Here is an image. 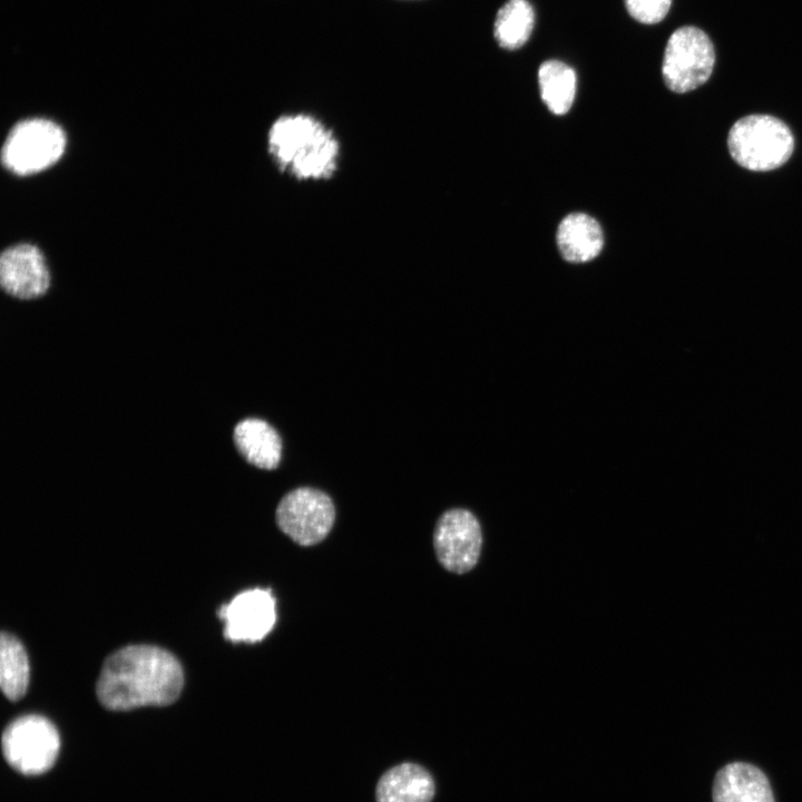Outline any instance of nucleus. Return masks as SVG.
<instances>
[{
	"label": "nucleus",
	"instance_id": "1",
	"mask_svg": "<svg viewBox=\"0 0 802 802\" xmlns=\"http://www.w3.org/2000/svg\"><path fill=\"white\" fill-rule=\"evenodd\" d=\"M183 685V669L173 654L153 645H129L105 661L97 697L111 711L163 706L179 697Z\"/></svg>",
	"mask_w": 802,
	"mask_h": 802
},
{
	"label": "nucleus",
	"instance_id": "2",
	"mask_svg": "<svg viewBox=\"0 0 802 802\" xmlns=\"http://www.w3.org/2000/svg\"><path fill=\"white\" fill-rule=\"evenodd\" d=\"M267 151L280 172L300 182L331 179L341 158L336 134L306 113L278 116L268 128Z\"/></svg>",
	"mask_w": 802,
	"mask_h": 802
},
{
	"label": "nucleus",
	"instance_id": "3",
	"mask_svg": "<svg viewBox=\"0 0 802 802\" xmlns=\"http://www.w3.org/2000/svg\"><path fill=\"white\" fill-rule=\"evenodd\" d=\"M727 147L740 166L753 172H766L788 162L794 149V137L781 119L754 114L733 124L727 136Z\"/></svg>",
	"mask_w": 802,
	"mask_h": 802
},
{
	"label": "nucleus",
	"instance_id": "4",
	"mask_svg": "<svg viewBox=\"0 0 802 802\" xmlns=\"http://www.w3.org/2000/svg\"><path fill=\"white\" fill-rule=\"evenodd\" d=\"M1 746L4 760L12 769L25 775H39L56 763L60 736L47 717L28 714L8 724Z\"/></svg>",
	"mask_w": 802,
	"mask_h": 802
},
{
	"label": "nucleus",
	"instance_id": "5",
	"mask_svg": "<svg viewBox=\"0 0 802 802\" xmlns=\"http://www.w3.org/2000/svg\"><path fill=\"white\" fill-rule=\"evenodd\" d=\"M66 146L63 130L55 123L33 118L18 123L2 147V164L16 175H31L53 165Z\"/></svg>",
	"mask_w": 802,
	"mask_h": 802
},
{
	"label": "nucleus",
	"instance_id": "6",
	"mask_svg": "<svg viewBox=\"0 0 802 802\" xmlns=\"http://www.w3.org/2000/svg\"><path fill=\"white\" fill-rule=\"evenodd\" d=\"M715 53L710 38L695 27H682L669 37L662 63L667 88L677 94L694 90L710 78Z\"/></svg>",
	"mask_w": 802,
	"mask_h": 802
},
{
	"label": "nucleus",
	"instance_id": "7",
	"mask_svg": "<svg viewBox=\"0 0 802 802\" xmlns=\"http://www.w3.org/2000/svg\"><path fill=\"white\" fill-rule=\"evenodd\" d=\"M335 520V507L323 491L302 487L286 493L276 508L278 528L294 542L312 546L322 541Z\"/></svg>",
	"mask_w": 802,
	"mask_h": 802
},
{
	"label": "nucleus",
	"instance_id": "8",
	"mask_svg": "<svg viewBox=\"0 0 802 802\" xmlns=\"http://www.w3.org/2000/svg\"><path fill=\"white\" fill-rule=\"evenodd\" d=\"M433 547L439 563L447 570L464 574L478 563L482 532L477 517L463 508L441 515L433 532Z\"/></svg>",
	"mask_w": 802,
	"mask_h": 802
},
{
	"label": "nucleus",
	"instance_id": "9",
	"mask_svg": "<svg viewBox=\"0 0 802 802\" xmlns=\"http://www.w3.org/2000/svg\"><path fill=\"white\" fill-rule=\"evenodd\" d=\"M217 615L225 624L226 639L233 643H256L275 625V598L270 589H247L222 605Z\"/></svg>",
	"mask_w": 802,
	"mask_h": 802
},
{
	"label": "nucleus",
	"instance_id": "10",
	"mask_svg": "<svg viewBox=\"0 0 802 802\" xmlns=\"http://www.w3.org/2000/svg\"><path fill=\"white\" fill-rule=\"evenodd\" d=\"M2 288L18 299H35L49 286V272L41 252L33 245L19 244L7 248L0 258Z\"/></svg>",
	"mask_w": 802,
	"mask_h": 802
},
{
	"label": "nucleus",
	"instance_id": "11",
	"mask_svg": "<svg viewBox=\"0 0 802 802\" xmlns=\"http://www.w3.org/2000/svg\"><path fill=\"white\" fill-rule=\"evenodd\" d=\"M712 799L713 802H774L766 775L744 762L727 764L716 773Z\"/></svg>",
	"mask_w": 802,
	"mask_h": 802
},
{
	"label": "nucleus",
	"instance_id": "12",
	"mask_svg": "<svg viewBox=\"0 0 802 802\" xmlns=\"http://www.w3.org/2000/svg\"><path fill=\"white\" fill-rule=\"evenodd\" d=\"M434 781L422 766L402 763L388 770L379 780L376 802H431Z\"/></svg>",
	"mask_w": 802,
	"mask_h": 802
},
{
	"label": "nucleus",
	"instance_id": "13",
	"mask_svg": "<svg viewBox=\"0 0 802 802\" xmlns=\"http://www.w3.org/2000/svg\"><path fill=\"white\" fill-rule=\"evenodd\" d=\"M556 239L560 254L570 263L591 261L604 245L599 224L584 213L567 215L557 228Z\"/></svg>",
	"mask_w": 802,
	"mask_h": 802
},
{
	"label": "nucleus",
	"instance_id": "14",
	"mask_svg": "<svg viewBox=\"0 0 802 802\" xmlns=\"http://www.w3.org/2000/svg\"><path fill=\"white\" fill-rule=\"evenodd\" d=\"M234 442L241 454L261 469H274L282 457V440L266 421L250 418L234 429Z\"/></svg>",
	"mask_w": 802,
	"mask_h": 802
},
{
	"label": "nucleus",
	"instance_id": "15",
	"mask_svg": "<svg viewBox=\"0 0 802 802\" xmlns=\"http://www.w3.org/2000/svg\"><path fill=\"white\" fill-rule=\"evenodd\" d=\"M542 101L555 115H565L571 108L576 94V74L566 63L548 60L538 70Z\"/></svg>",
	"mask_w": 802,
	"mask_h": 802
},
{
	"label": "nucleus",
	"instance_id": "16",
	"mask_svg": "<svg viewBox=\"0 0 802 802\" xmlns=\"http://www.w3.org/2000/svg\"><path fill=\"white\" fill-rule=\"evenodd\" d=\"M535 12L527 0H508L497 12L493 33L500 47L515 50L529 39Z\"/></svg>",
	"mask_w": 802,
	"mask_h": 802
},
{
	"label": "nucleus",
	"instance_id": "17",
	"mask_svg": "<svg viewBox=\"0 0 802 802\" xmlns=\"http://www.w3.org/2000/svg\"><path fill=\"white\" fill-rule=\"evenodd\" d=\"M29 661L21 642L3 632L0 639V685L11 701L21 698L29 684Z\"/></svg>",
	"mask_w": 802,
	"mask_h": 802
},
{
	"label": "nucleus",
	"instance_id": "18",
	"mask_svg": "<svg viewBox=\"0 0 802 802\" xmlns=\"http://www.w3.org/2000/svg\"><path fill=\"white\" fill-rule=\"evenodd\" d=\"M671 2L672 0H625L628 13L645 25L662 21L671 8Z\"/></svg>",
	"mask_w": 802,
	"mask_h": 802
}]
</instances>
